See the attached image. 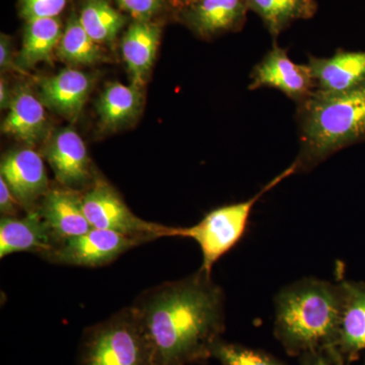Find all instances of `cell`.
Wrapping results in <instances>:
<instances>
[{
    "label": "cell",
    "instance_id": "obj_27",
    "mask_svg": "<svg viewBox=\"0 0 365 365\" xmlns=\"http://www.w3.org/2000/svg\"><path fill=\"white\" fill-rule=\"evenodd\" d=\"M300 365H349L332 348L304 353L299 357Z\"/></svg>",
    "mask_w": 365,
    "mask_h": 365
},
{
    "label": "cell",
    "instance_id": "obj_29",
    "mask_svg": "<svg viewBox=\"0 0 365 365\" xmlns=\"http://www.w3.org/2000/svg\"><path fill=\"white\" fill-rule=\"evenodd\" d=\"M0 68H1L2 72L7 71H20L18 66H16V58H14L13 44H11V37L4 33L0 35Z\"/></svg>",
    "mask_w": 365,
    "mask_h": 365
},
{
    "label": "cell",
    "instance_id": "obj_7",
    "mask_svg": "<svg viewBox=\"0 0 365 365\" xmlns=\"http://www.w3.org/2000/svg\"><path fill=\"white\" fill-rule=\"evenodd\" d=\"M153 241L155 240L151 237H132L112 230L91 228L86 234L61 242L42 258L59 265L103 267L129 250Z\"/></svg>",
    "mask_w": 365,
    "mask_h": 365
},
{
    "label": "cell",
    "instance_id": "obj_8",
    "mask_svg": "<svg viewBox=\"0 0 365 365\" xmlns=\"http://www.w3.org/2000/svg\"><path fill=\"white\" fill-rule=\"evenodd\" d=\"M41 155L49 163L58 184L66 188L86 191L97 176L86 143L71 126L52 132L43 144Z\"/></svg>",
    "mask_w": 365,
    "mask_h": 365
},
{
    "label": "cell",
    "instance_id": "obj_5",
    "mask_svg": "<svg viewBox=\"0 0 365 365\" xmlns=\"http://www.w3.org/2000/svg\"><path fill=\"white\" fill-rule=\"evenodd\" d=\"M79 365H153L150 348L131 307L88 327L79 345Z\"/></svg>",
    "mask_w": 365,
    "mask_h": 365
},
{
    "label": "cell",
    "instance_id": "obj_23",
    "mask_svg": "<svg viewBox=\"0 0 365 365\" xmlns=\"http://www.w3.org/2000/svg\"><path fill=\"white\" fill-rule=\"evenodd\" d=\"M57 57L71 67L95 66L104 61L101 45L91 39L79 21L78 14H72L64 26L63 35L56 49Z\"/></svg>",
    "mask_w": 365,
    "mask_h": 365
},
{
    "label": "cell",
    "instance_id": "obj_14",
    "mask_svg": "<svg viewBox=\"0 0 365 365\" xmlns=\"http://www.w3.org/2000/svg\"><path fill=\"white\" fill-rule=\"evenodd\" d=\"M248 11L245 0H194L178 14L192 32L208 39L241 30Z\"/></svg>",
    "mask_w": 365,
    "mask_h": 365
},
{
    "label": "cell",
    "instance_id": "obj_2",
    "mask_svg": "<svg viewBox=\"0 0 365 365\" xmlns=\"http://www.w3.org/2000/svg\"><path fill=\"white\" fill-rule=\"evenodd\" d=\"M274 335L288 355L333 348L342 314L341 283L304 278L276 295Z\"/></svg>",
    "mask_w": 365,
    "mask_h": 365
},
{
    "label": "cell",
    "instance_id": "obj_22",
    "mask_svg": "<svg viewBox=\"0 0 365 365\" xmlns=\"http://www.w3.org/2000/svg\"><path fill=\"white\" fill-rule=\"evenodd\" d=\"M78 18L86 32L98 45L113 44L128 21L109 0H83Z\"/></svg>",
    "mask_w": 365,
    "mask_h": 365
},
{
    "label": "cell",
    "instance_id": "obj_9",
    "mask_svg": "<svg viewBox=\"0 0 365 365\" xmlns=\"http://www.w3.org/2000/svg\"><path fill=\"white\" fill-rule=\"evenodd\" d=\"M262 88L280 91L299 104L317 90V85L309 64L292 61L287 50L274 43L251 73L250 90Z\"/></svg>",
    "mask_w": 365,
    "mask_h": 365
},
{
    "label": "cell",
    "instance_id": "obj_31",
    "mask_svg": "<svg viewBox=\"0 0 365 365\" xmlns=\"http://www.w3.org/2000/svg\"><path fill=\"white\" fill-rule=\"evenodd\" d=\"M192 1H194V0H168V4L170 6L174 7L175 9H177V11H179L182 7L188 6Z\"/></svg>",
    "mask_w": 365,
    "mask_h": 365
},
{
    "label": "cell",
    "instance_id": "obj_10",
    "mask_svg": "<svg viewBox=\"0 0 365 365\" xmlns=\"http://www.w3.org/2000/svg\"><path fill=\"white\" fill-rule=\"evenodd\" d=\"M0 177L26 213L36 210L50 188L42 155L26 146L9 150L2 155Z\"/></svg>",
    "mask_w": 365,
    "mask_h": 365
},
{
    "label": "cell",
    "instance_id": "obj_16",
    "mask_svg": "<svg viewBox=\"0 0 365 365\" xmlns=\"http://www.w3.org/2000/svg\"><path fill=\"white\" fill-rule=\"evenodd\" d=\"M56 246L49 228L37 210L26 213L24 217L1 216L0 258L21 252L43 257Z\"/></svg>",
    "mask_w": 365,
    "mask_h": 365
},
{
    "label": "cell",
    "instance_id": "obj_21",
    "mask_svg": "<svg viewBox=\"0 0 365 365\" xmlns=\"http://www.w3.org/2000/svg\"><path fill=\"white\" fill-rule=\"evenodd\" d=\"M249 11L258 14L271 37L276 39L294 21L309 20L318 11L316 0H245Z\"/></svg>",
    "mask_w": 365,
    "mask_h": 365
},
{
    "label": "cell",
    "instance_id": "obj_4",
    "mask_svg": "<svg viewBox=\"0 0 365 365\" xmlns=\"http://www.w3.org/2000/svg\"><path fill=\"white\" fill-rule=\"evenodd\" d=\"M297 173L294 163L271 180L260 192L242 202L228 204L209 211L195 225L189 227H170L169 237H188L198 244L202 252L201 270L211 275L213 266L234 249L246 232L252 210L267 192Z\"/></svg>",
    "mask_w": 365,
    "mask_h": 365
},
{
    "label": "cell",
    "instance_id": "obj_26",
    "mask_svg": "<svg viewBox=\"0 0 365 365\" xmlns=\"http://www.w3.org/2000/svg\"><path fill=\"white\" fill-rule=\"evenodd\" d=\"M134 21H150L167 6L168 0H114Z\"/></svg>",
    "mask_w": 365,
    "mask_h": 365
},
{
    "label": "cell",
    "instance_id": "obj_17",
    "mask_svg": "<svg viewBox=\"0 0 365 365\" xmlns=\"http://www.w3.org/2000/svg\"><path fill=\"white\" fill-rule=\"evenodd\" d=\"M160 34V26L151 21H134L122 38V56L130 76V83L140 90H143L150 78Z\"/></svg>",
    "mask_w": 365,
    "mask_h": 365
},
{
    "label": "cell",
    "instance_id": "obj_19",
    "mask_svg": "<svg viewBox=\"0 0 365 365\" xmlns=\"http://www.w3.org/2000/svg\"><path fill=\"white\" fill-rule=\"evenodd\" d=\"M143 107V90L131 83H108L97 102L101 130L117 131L128 126L140 115Z\"/></svg>",
    "mask_w": 365,
    "mask_h": 365
},
{
    "label": "cell",
    "instance_id": "obj_3",
    "mask_svg": "<svg viewBox=\"0 0 365 365\" xmlns=\"http://www.w3.org/2000/svg\"><path fill=\"white\" fill-rule=\"evenodd\" d=\"M299 153L297 173L316 168L365 138V81L343 93L316 90L297 104Z\"/></svg>",
    "mask_w": 365,
    "mask_h": 365
},
{
    "label": "cell",
    "instance_id": "obj_13",
    "mask_svg": "<svg viewBox=\"0 0 365 365\" xmlns=\"http://www.w3.org/2000/svg\"><path fill=\"white\" fill-rule=\"evenodd\" d=\"M36 210L49 228L57 246L93 228L83 212L81 192L59 184L50 187Z\"/></svg>",
    "mask_w": 365,
    "mask_h": 365
},
{
    "label": "cell",
    "instance_id": "obj_24",
    "mask_svg": "<svg viewBox=\"0 0 365 365\" xmlns=\"http://www.w3.org/2000/svg\"><path fill=\"white\" fill-rule=\"evenodd\" d=\"M212 359H217L222 365H287L267 352L222 339L213 345Z\"/></svg>",
    "mask_w": 365,
    "mask_h": 365
},
{
    "label": "cell",
    "instance_id": "obj_1",
    "mask_svg": "<svg viewBox=\"0 0 365 365\" xmlns=\"http://www.w3.org/2000/svg\"><path fill=\"white\" fill-rule=\"evenodd\" d=\"M130 307L153 365L206 364L225 330V292L201 269L144 290Z\"/></svg>",
    "mask_w": 365,
    "mask_h": 365
},
{
    "label": "cell",
    "instance_id": "obj_25",
    "mask_svg": "<svg viewBox=\"0 0 365 365\" xmlns=\"http://www.w3.org/2000/svg\"><path fill=\"white\" fill-rule=\"evenodd\" d=\"M71 0H20L19 9L21 19L26 21L36 19L58 18Z\"/></svg>",
    "mask_w": 365,
    "mask_h": 365
},
{
    "label": "cell",
    "instance_id": "obj_12",
    "mask_svg": "<svg viewBox=\"0 0 365 365\" xmlns=\"http://www.w3.org/2000/svg\"><path fill=\"white\" fill-rule=\"evenodd\" d=\"M45 108L30 86H16L1 123L2 133L14 137L26 148L44 144L52 133Z\"/></svg>",
    "mask_w": 365,
    "mask_h": 365
},
{
    "label": "cell",
    "instance_id": "obj_11",
    "mask_svg": "<svg viewBox=\"0 0 365 365\" xmlns=\"http://www.w3.org/2000/svg\"><path fill=\"white\" fill-rule=\"evenodd\" d=\"M95 78L73 67L40 79L38 95L43 105L71 123L81 117L93 88Z\"/></svg>",
    "mask_w": 365,
    "mask_h": 365
},
{
    "label": "cell",
    "instance_id": "obj_20",
    "mask_svg": "<svg viewBox=\"0 0 365 365\" xmlns=\"http://www.w3.org/2000/svg\"><path fill=\"white\" fill-rule=\"evenodd\" d=\"M64 28L58 18L36 19L26 21L23 44L16 62L21 72H26L41 63H51Z\"/></svg>",
    "mask_w": 365,
    "mask_h": 365
},
{
    "label": "cell",
    "instance_id": "obj_30",
    "mask_svg": "<svg viewBox=\"0 0 365 365\" xmlns=\"http://www.w3.org/2000/svg\"><path fill=\"white\" fill-rule=\"evenodd\" d=\"M13 93L4 78L0 81V109L7 110L13 100Z\"/></svg>",
    "mask_w": 365,
    "mask_h": 365
},
{
    "label": "cell",
    "instance_id": "obj_18",
    "mask_svg": "<svg viewBox=\"0 0 365 365\" xmlns=\"http://www.w3.org/2000/svg\"><path fill=\"white\" fill-rule=\"evenodd\" d=\"M317 90L343 93L365 81V52L337 51L328 58L309 57Z\"/></svg>",
    "mask_w": 365,
    "mask_h": 365
},
{
    "label": "cell",
    "instance_id": "obj_28",
    "mask_svg": "<svg viewBox=\"0 0 365 365\" xmlns=\"http://www.w3.org/2000/svg\"><path fill=\"white\" fill-rule=\"evenodd\" d=\"M21 206L13 195L6 181L0 177V212L2 216H18Z\"/></svg>",
    "mask_w": 365,
    "mask_h": 365
},
{
    "label": "cell",
    "instance_id": "obj_15",
    "mask_svg": "<svg viewBox=\"0 0 365 365\" xmlns=\"http://www.w3.org/2000/svg\"><path fill=\"white\" fill-rule=\"evenodd\" d=\"M343 307L332 349L348 364L365 357V283L341 281Z\"/></svg>",
    "mask_w": 365,
    "mask_h": 365
},
{
    "label": "cell",
    "instance_id": "obj_6",
    "mask_svg": "<svg viewBox=\"0 0 365 365\" xmlns=\"http://www.w3.org/2000/svg\"><path fill=\"white\" fill-rule=\"evenodd\" d=\"M81 203L93 228L153 240L170 235V227L146 222L134 215L119 192L98 173L90 188L81 192Z\"/></svg>",
    "mask_w": 365,
    "mask_h": 365
}]
</instances>
